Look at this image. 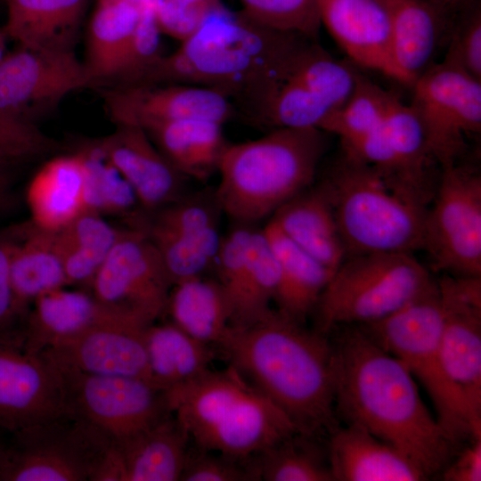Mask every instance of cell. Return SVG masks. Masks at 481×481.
I'll return each instance as SVG.
<instances>
[{
    "label": "cell",
    "mask_w": 481,
    "mask_h": 481,
    "mask_svg": "<svg viewBox=\"0 0 481 481\" xmlns=\"http://www.w3.org/2000/svg\"><path fill=\"white\" fill-rule=\"evenodd\" d=\"M314 41L256 22L220 5L135 83H178L222 93L258 124L276 87Z\"/></svg>",
    "instance_id": "obj_1"
},
{
    "label": "cell",
    "mask_w": 481,
    "mask_h": 481,
    "mask_svg": "<svg viewBox=\"0 0 481 481\" xmlns=\"http://www.w3.org/2000/svg\"><path fill=\"white\" fill-rule=\"evenodd\" d=\"M331 343L335 408L347 424L394 446L428 476L449 463L456 444L428 409L406 367L359 326Z\"/></svg>",
    "instance_id": "obj_2"
},
{
    "label": "cell",
    "mask_w": 481,
    "mask_h": 481,
    "mask_svg": "<svg viewBox=\"0 0 481 481\" xmlns=\"http://www.w3.org/2000/svg\"><path fill=\"white\" fill-rule=\"evenodd\" d=\"M217 346L245 379L306 435L335 428L331 343L277 310L230 326Z\"/></svg>",
    "instance_id": "obj_3"
},
{
    "label": "cell",
    "mask_w": 481,
    "mask_h": 481,
    "mask_svg": "<svg viewBox=\"0 0 481 481\" xmlns=\"http://www.w3.org/2000/svg\"><path fill=\"white\" fill-rule=\"evenodd\" d=\"M319 183L332 205L346 257L423 249L436 189L382 171L343 148Z\"/></svg>",
    "instance_id": "obj_4"
},
{
    "label": "cell",
    "mask_w": 481,
    "mask_h": 481,
    "mask_svg": "<svg viewBox=\"0 0 481 481\" xmlns=\"http://www.w3.org/2000/svg\"><path fill=\"white\" fill-rule=\"evenodd\" d=\"M167 393L171 412L196 447L251 460L300 432L233 367L205 372Z\"/></svg>",
    "instance_id": "obj_5"
},
{
    "label": "cell",
    "mask_w": 481,
    "mask_h": 481,
    "mask_svg": "<svg viewBox=\"0 0 481 481\" xmlns=\"http://www.w3.org/2000/svg\"><path fill=\"white\" fill-rule=\"evenodd\" d=\"M318 128L277 127L228 144L219 162L216 194L234 224L256 225L314 183L327 149Z\"/></svg>",
    "instance_id": "obj_6"
},
{
    "label": "cell",
    "mask_w": 481,
    "mask_h": 481,
    "mask_svg": "<svg viewBox=\"0 0 481 481\" xmlns=\"http://www.w3.org/2000/svg\"><path fill=\"white\" fill-rule=\"evenodd\" d=\"M436 284L412 253L382 252L346 257L334 271L315 306L319 333L378 322Z\"/></svg>",
    "instance_id": "obj_7"
},
{
    "label": "cell",
    "mask_w": 481,
    "mask_h": 481,
    "mask_svg": "<svg viewBox=\"0 0 481 481\" xmlns=\"http://www.w3.org/2000/svg\"><path fill=\"white\" fill-rule=\"evenodd\" d=\"M442 306L436 284L386 318L357 325L386 351L395 356L421 384L436 410V418L458 444L481 437L468 408L444 367L440 334Z\"/></svg>",
    "instance_id": "obj_8"
},
{
    "label": "cell",
    "mask_w": 481,
    "mask_h": 481,
    "mask_svg": "<svg viewBox=\"0 0 481 481\" xmlns=\"http://www.w3.org/2000/svg\"><path fill=\"white\" fill-rule=\"evenodd\" d=\"M113 445L67 412L5 435L0 481H95Z\"/></svg>",
    "instance_id": "obj_9"
},
{
    "label": "cell",
    "mask_w": 481,
    "mask_h": 481,
    "mask_svg": "<svg viewBox=\"0 0 481 481\" xmlns=\"http://www.w3.org/2000/svg\"><path fill=\"white\" fill-rule=\"evenodd\" d=\"M426 218L424 247L436 270L481 276V175L469 164L442 168Z\"/></svg>",
    "instance_id": "obj_10"
},
{
    "label": "cell",
    "mask_w": 481,
    "mask_h": 481,
    "mask_svg": "<svg viewBox=\"0 0 481 481\" xmlns=\"http://www.w3.org/2000/svg\"><path fill=\"white\" fill-rule=\"evenodd\" d=\"M56 366L69 412L99 428L114 445L148 429L171 413L166 391L147 379L92 374Z\"/></svg>",
    "instance_id": "obj_11"
},
{
    "label": "cell",
    "mask_w": 481,
    "mask_h": 481,
    "mask_svg": "<svg viewBox=\"0 0 481 481\" xmlns=\"http://www.w3.org/2000/svg\"><path fill=\"white\" fill-rule=\"evenodd\" d=\"M172 284L144 228H126L89 291L111 314L149 326L166 308Z\"/></svg>",
    "instance_id": "obj_12"
},
{
    "label": "cell",
    "mask_w": 481,
    "mask_h": 481,
    "mask_svg": "<svg viewBox=\"0 0 481 481\" xmlns=\"http://www.w3.org/2000/svg\"><path fill=\"white\" fill-rule=\"evenodd\" d=\"M410 106L441 168L460 163L469 138L481 132V81L435 62L412 85Z\"/></svg>",
    "instance_id": "obj_13"
},
{
    "label": "cell",
    "mask_w": 481,
    "mask_h": 481,
    "mask_svg": "<svg viewBox=\"0 0 481 481\" xmlns=\"http://www.w3.org/2000/svg\"><path fill=\"white\" fill-rule=\"evenodd\" d=\"M222 214L216 189L207 188L186 192L151 215L145 231L172 286L212 269L223 237Z\"/></svg>",
    "instance_id": "obj_14"
},
{
    "label": "cell",
    "mask_w": 481,
    "mask_h": 481,
    "mask_svg": "<svg viewBox=\"0 0 481 481\" xmlns=\"http://www.w3.org/2000/svg\"><path fill=\"white\" fill-rule=\"evenodd\" d=\"M93 87L74 50L19 45L0 61V112L33 123L68 94Z\"/></svg>",
    "instance_id": "obj_15"
},
{
    "label": "cell",
    "mask_w": 481,
    "mask_h": 481,
    "mask_svg": "<svg viewBox=\"0 0 481 481\" xmlns=\"http://www.w3.org/2000/svg\"><path fill=\"white\" fill-rule=\"evenodd\" d=\"M437 286L444 367L481 433V276L446 273Z\"/></svg>",
    "instance_id": "obj_16"
},
{
    "label": "cell",
    "mask_w": 481,
    "mask_h": 481,
    "mask_svg": "<svg viewBox=\"0 0 481 481\" xmlns=\"http://www.w3.org/2000/svg\"><path fill=\"white\" fill-rule=\"evenodd\" d=\"M97 89L114 124H134L145 128L192 118L224 125L235 114L233 104L225 95L200 86L135 83Z\"/></svg>",
    "instance_id": "obj_17"
},
{
    "label": "cell",
    "mask_w": 481,
    "mask_h": 481,
    "mask_svg": "<svg viewBox=\"0 0 481 481\" xmlns=\"http://www.w3.org/2000/svg\"><path fill=\"white\" fill-rule=\"evenodd\" d=\"M67 412L58 367L41 353L0 343V435Z\"/></svg>",
    "instance_id": "obj_18"
},
{
    "label": "cell",
    "mask_w": 481,
    "mask_h": 481,
    "mask_svg": "<svg viewBox=\"0 0 481 481\" xmlns=\"http://www.w3.org/2000/svg\"><path fill=\"white\" fill-rule=\"evenodd\" d=\"M147 327L125 320L98 323L55 342L41 354L59 366L151 382L144 341Z\"/></svg>",
    "instance_id": "obj_19"
},
{
    "label": "cell",
    "mask_w": 481,
    "mask_h": 481,
    "mask_svg": "<svg viewBox=\"0 0 481 481\" xmlns=\"http://www.w3.org/2000/svg\"><path fill=\"white\" fill-rule=\"evenodd\" d=\"M115 130L93 142L133 189L143 211L150 215L183 197L186 178L159 151L145 130L115 124Z\"/></svg>",
    "instance_id": "obj_20"
},
{
    "label": "cell",
    "mask_w": 481,
    "mask_h": 481,
    "mask_svg": "<svg viewBox=\"0 0 481 481\" xmlns=\"http://www.w3.org/2000/svg\"><path fill=\"white\" fill-rule=\"evenodd\" d=\"M321 25L355 64L408 86L394 55L384 0H318Z\"/></svg>",
    "instance_id": "obj_21"
},
{
    "label": "cell",
    "mask_w": 481,
    "mask_h": 481,
    "mask_svg": "<svg viewBox=\"0 0 481 481\" xmlns=\"http://www.w3.org/2000/svg\"><path fill=\"white\" fill-rule=\"evenodd\" d=\"M391 17L395 62L408 86L445 47L458 4L442 0H384ZM462 2V1H461Z\"/></svg>",
    "instance_id": "obj_22"
},
{
    "label": "cell",
    "mask_w": 481,
    "mask_h": 481,
    "mask_svg": "<svg viewBox=\"0 0 481 481\" xmlns=\"http://www.w3.org/2000/svg\"><path fill=\"white\" fill-rule=\"evenodd\" d=\"M26 200L30 222L51 232L87 212L86 164L82 151L56 156L43 164L28 185Z\"/></svg>",
    "instance_id": "obj_23"
},
{
    "label": "cell",
    "mask_w": 481,
    "mask_h": 481,
    "mask_svg": "<svg viewBox=\"0 0 481 481\" xmlns=\"http://www.w3.org/2000/svg\"><path fill=\"white\" fill-rule=\"evenodd\" d=\"M328 459L335 481H420L428 477L403 452L347 424L330 433Z\"/></svg>",
    "instance_id": "obj_24"
},
{
    "label": "cell",
    "mask_w": 481,
    "mask_h": 481,
    "mask_svg": "<svg viewBox=\"0 0 481 481\" xmlns=\"http://www.w3.org/2000/svg\"><path fill=\"white\" fill-rule=\"evenodd\" d=\"M269 220L301 249L332 272L346 257L332 205L320 183L293 197Z\"/></svg>",
    "instance_id": "obj_25"
},
{
    "label": "cell",
    "mask_w": 481,
    "mask_h": 481,
    "mask_svg": "<svg viewBox=\"0 0 481 481\" xmlns=\"http://www.w3.org/2000/svg\"><path fill=\"white\" fill-rule=\"evenodd\" d=\"M190 438L171 412L126 442L114 445L118 481H178Z\"/></svg>",
    "instance_id": "obj_26"
},
{
    "label": "cell",
    "mask_w": 481,
    "mask_h": 481,
    "mask_svg": "<svg viewBox=\"0 0 481 481\" xmlns=\"http://www.w3.org/2000/svg\"><path fill=\"white\" fill-rule=\"evenodd\" d=\"M116 320L125 319L109 313L90 291L69 290L65 287L53 289L37 297L30 306L23 349L39 354L93 325Z\"/></svg>",
    "instance_id": "obj_27"
},
{
    "label": "cell",
    "mask_w": 481,
    "mask_h": 481,
    "mask_svg": "<svg viewBox=\"0 0 481 481\" xmlns=\"http://www.w3.org/2000/svg\"><path fill=\"white\" fill-rule=\"evenodd\" d=\"M145 0H97L87 29L84 62L93 87L112 86L123 69Z\"/></svg>",
    "instance_id": "obj_28"
},
{
    "label": "cell",
    "mask_w": 481,
    "mask_h": 481,
    "mask_svg": "<svg viewBox=\"0 0 481 481\" xmlns=\"http://www.w3.org/2000/svg\"><path fill=\"white\" fill-rule=\"evenodd\" d=\"M89 0H5L3 29L18 45L73 50Z\"/></svg>",
    "instance_id": "obj_29"
},
{
    "label": "cell",
    "mask_w": 481,
    "mask_h": 481,
    "mask_svg": "<svg viewBox=\"0 0 481 481\" xmlns=\"http://www.w3.org/2000/svg\"><path fill=\"white\" fill-rule=\"evenodd\" d=\"M263 231L279 266L274 301L281 314L304 323L315 308L334 272L328 269L290 240L271 220Z\"/></svg>",
    "instance_id": "obj_30"
},
{
    "label": "cell",
    "mask_w": 481,
    "mask_h": 481,
    "mask_svg": "<svg viewBox=\"0 0 481 481\" xmlns=\"http://www.w3.org/2000/svg\"><path fill=\"white\" fill-rule=\"evenodd\" d=\"M169 163L188 179L207 181L229 144L223 125L204 119L162 122L143 128Z\"/></svg>",
    "instance_id": "obj_31"
},
{
    "label": "cell",
    "mask_w": 481,
    "mask_h": 481,
    "mask_svg": "<svg viewBox=\"0 0 481 481\" xmlns=\"http://www.w3.org/2000/svg\"><path fill=\"white\" fill-rule=\"evenodd\" d=\"M10 279L20 306L29 314L40 295L68 285L55 233L31 222L10 232Z\"/></svg>",
    "instance_id": "obj_32"
},
{
    "label": "cell",
    "mask_w": 481,
    "mask_h": 481,
    "mask_svg": "<svg viewBox=\"0 0 481 481\" xmlns=\"http://www.w3.org/2000/svg\"><path fill=\"white\" fill-rule=\"evenodd\" d=\"M164 314L170 322L206 345H218L232 321L229 299L216 278L206 274L174 284Z\"/></svg>",
    "instance_id": "obj_33"
},
{
    "label": "cell",
    "mask_w": 481,
    "mask_h": 481,
    "mask_svg": "<svg viewBox=\"0 0 481 481\" xmlns=\"http://www.w3.org/2000/svg\"><path fill=\"white\" fill-rule=\"evenodd\" d=\"M144 341L151 382L166 392L205 372L215 357L211 346L170 322L149 325Z\"/></svg>",
    "instance_id": "obj_34"
},
{
    "label": "cell",
    "mask_w": 481,
    "mask_h": 481,
    "mask_svg": "<svg viewBox=\"0 0 481 481\" xmlns=\"http://www.w3.org/2000/svg\"><path fill=\"white\" fill-rule=\"evenodd\" d=\"M126 229L117 228L102 215L87 211L54 232L68 285L90 289L95 274Z\"/></svg>",
    "instance_id": "obj_35"
},
{
    "label": "cell",
    "mask_w": 481,
    "mask_h": 481,
    "mask_svg": "<svg viewBox=\"0 0 481 481\" xmlns=\"http://www.w3.org/2000/svg\"><path fill=\"white\" fill-rule=\"evenodd\" d=\"M279 282V266L263 228L255 226L249 246V260L239 298L233 307L231 326L255 322L273 309L271 303Z\"/></svg>",
    "instance_id": "obj_36"
},
{
    "label": "cell",
    "mask_w": 481,
    "mask_h": 481,
    "mask_svg": "<svg viewBox=\"0 0 481 481\" xmlns=\"http://www.w3.org/2000/svg\"><path fill=\"white\" fill-rule=\"evenodd\" d=\"M316 436L297 432L254 458L260 480L334 481Z\"/></svg>",
    "instance_id": "obj_37"
},
{
    "label": "cell",
    "mask_w": 481,
    "mask_h": 481,
    "mask_svg": "<svg viewBox=\"0 0 481 481\" xmlns=\"http://www.w3.org/2000/svg\"><path fill=\"white\" fill-rule=\"evenodd\" d=\"M383 128L403 172L420 183L435 187L429 172L436 163L428 151L422 126L410 104H404L393 94Z\"/></svg>",
    "instance_id": "obj_38"
},
{
    "label": "cell",
    "mask_w": 481,
    "mask_h": 481,
    "mask_svg": "<svg viewBox=\"0 0 481 481\" xmlns=\"http://www.w3.org/2000/svg\"><path fill=\"white\" fill-rule=\"evenodd\" d=\"M392 95L357 70L350 95L324 121L321 130L336 135L341 143L365 135L382 125Z\"/></svg>",
    "instance_id": "obj_39"
},
{
    "label": "cell",
    "mask_w": 481,
    "mask_h": 481,
    "mask_svg": "<svg viewBox=\"0 0 481 481\" xmlns=\"http://www.w3.org/2000/svg\"><path fill=\"white\" fill-rule=\"evenodd\" d=\"M86 164L87 209L99 215L131 216L136 227L146 219L136 213L141 208L137 198L125 178L91 143L81 150ZM142 209V208H141Z\"/></svg>",
    "instance_id": "obj_40"
},
{
    "label": "cell",
    "mask_w": 481,
    "mask_h": 481,
    "mask_svg": "<svg viewBox=\"0 0 481 481\" xmlns=\"http://www.w3.org/2000/svg\"><path fill=\"white\" fill-rule=\"evenodd\" d=\"M441 62L481 81V4L464 0L454 12Z\"/></svg>",
    "instance_id": "obj_41"
},
{
    "label": "cell",
    "mask_w": 481,
    "mask_h": 481,
    "mask_svg": "<svg viewBox=\"0 0 481 481\" xmlns=\"http://www.w3.org/2000/svg\"><path fill=\"white\" fill-rule=\"evenodd\" d=\"M241 12L264 26L318 39V0H240Z\"/></svg>",
    "instance_id": "obj_42"
},
{
    "label": "cell",
    "mask_w": 481,
    "mask_h": 481,
    "mask_svg": "<svg viewBox=\"0 0 481 481\" xmlns=\"http://www.w3.org/2000/svg\"><path fill=\"white\" fill-rule=\"evenodd\" d=\"M254 458L240 460L190 445L180 480L257 481L260 478Z\"/></svg>",
    "instance_id": "obj_43"
},
{
    "label": "cell",
    "mask_w": 481,
    "mask_h": 481,
    "mask_svg": "<svg viewBox=\"0 0 481 481\" xmlns=\"http://www.w3.org/2000/svg\"><path fill=\"white\" fill-rule=\"evenodd\" d=\"M55 142L34 123L0 112V162L11 164L45 155L56 149Z\"/></svg>",
    "instance_id": "obj_44"
},
{
    "label": "cell",
    "mask_w": 481,
    "mask_h": 481,
    "mask_svg": "<svg viewBox=\"0 0 481 481\" xmlns=\"http://www.w3.org/2000/svg\"><path fill=\"white\" fill-rule=\"evenodd\" d=\"M220 5V0H158L155 15L161 33L180 43Z\"/></svg>",
    "instance_id": "obj_45"
},
{
    "label": "cell",
    "mask_w": 481,
    "mask_h": 481,
    "mask_svg": "<svg viewBox=\"0 0 481 481\" xmlns=\"http://www.w3.org/2000/svg\"><path fill=\"white\" fill-rule=\"evenodd\" d=\"M10 232L0 234V343L23 348L28 313L19 305L10 279Z\"/></svg>",
    "instance_id": "obj_46"
},
{
    "label": "cell",
    "mask_w": 481,
    "mask_h": 481,
    "mask_svg": "<svg viewBox=\"0 0 481 481\" xmlns=\"http://www.w3.org/2000/svg\"><path fill=\"white\" fill-rule=\"evenodd\" d=\"M470 440L471 444L465 447L452 462L444 467L443 469L444 480H481V437H475Z\"/></svg>",
    "instance_id": "obj_47"
},
{
    "label": "cell",
    "mask_w": 481,
    "mask_h": 481,
    "mask_svg": "<svg viewBox=\"0 0 481 481\" xmlns=\"http://www.w3.org/2000/svg\"><path fill=\"white\" fill-rule=\"evenodd\" d=\"M9 164L0 162V210L5 205L11 191Z\"/></svg>",
    "instance_id": "obj_48"
},
{
    "label": "cell",
    "mask_w": 481,
    "mask_h": 481,
    "mask_svg": "<svg viewBox=\"0 0 481 481\" xmlns=\"http://www.w3.org/2000/svg\"><path fill=\"white\" fill-rule=\"evenodd\" d=\"M8 38H7L3 28H0V61L6 54V40Z\"/></svg>",
    "instance_id": "obj_49"
},
{
    "label": "cell",
    "mask_w": 481,
    "mask_h": 481,
    "mask_svg": "<svg viewBox=\"0 0 481 481\" xmlns=\"http://www.w3.org/2000/svg\"><path fill=\"white\" fill-rule=\"evenodd\" d=\"M4 436L5 435H0V471L4 455Z\"/></svg>",
    "instance_id": "obj_50"
},
{
    "label": "cell",
    "mask_w": 481,
    "mask_h": 481,
    "mask_svg": "<svg viewBox=\"0 0 481 481\" xmlns=\"http://www.w3.org/2000/svg\"><path fill=\"white\" fill-rule=\"evenodd\" d=\"M442 1L451 3V4H456V3H460V2L464 1V0H442Z\"/></svg>",
    "instance_id": "obj_51"
}]
</instances>
